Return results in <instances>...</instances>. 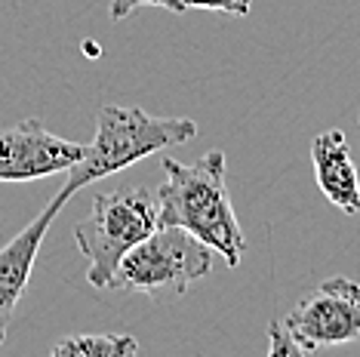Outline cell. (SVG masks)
<instances>
[{"mask_svg":"<svg viewBox=\"0 0 360 357\" xmlns=\"http://www.w3.org/2000/svg\"><path fill=\"white\" fill-rule=\"evenodd\" d=\"M167 182L158 191V225H176L203 240L231 268L240 265L247 240L234 216L225 178V154L210 151L194 164L163 160Z\"/></svg>","mask_w":360,"mask_h":357,"instance_id":"1","label":"cell"},{"mask_svg":"<svg viewBox=\"0 0 360 357\" xmlns=\"http://www.w3.org/2000/svg\"><path fill=\"white\" fill-rule=\"evenodd\" d=\"M194 136H198V124L191 117H154L145 108L102 105L93 142L84 145L80 160L68 169L59 197L68 200L89 182L120 173V169L133 167L158 151L173 148V145H185Z\"/></svg>","mask_w":360,"mask_h":357,"instance_id":"2","label":"cell"},{"mask_svg":"<svg viewBox=\"0 0 360 357\" xmlns=\"http://www.w3.org/2000/svg\"><path fill=\"white\" fill-rule=\"evenodd\" d=\"M154 228H158V194L154 191L129 188L96 194L93 213L75 228L80 253L89 259L86 280L99 290H108L120 259Z\"/></svg>","mask_w":360,"mask_h":357,"instance_id":"3","label":"cell"},{"mask_svg":"<svg viewBox=\"0 0 360 357\" xmlns=\"http://www.w3.org/2000/svg\"><path fill=\"white\" fill-rule=\"evenodd\" d=\"M212 271V249L176 225H158L114 268L108 290L160 296L188 293L191 283Z\"/></svg>","mask_w":360,"mask_h":357,"instance_id":"4","label":"cell"},{"mask_svg":"<svg viewBox=\"0 0 360 357\" xmlns=\"http://www.w3.org/2000/svg\"><path fill=\"white\" fill-rule=\"evenodd\" d=\"M283 327L302 354L360 342V283L348 278L323 280L292 308Z\"/></svg>","mask_w":360,"mask_h":357,"instance_id":"5","label":"cell"},{"mask_svg":"<svg viewBox=\"0 0 360 357\" xmlns=\"http://www.w3.org/2000/svg\"><path fill=\"white\" fill-rule=\"evenodd\" d=\"M80 154H84V145L50 133L34 117L0 126V182L19 185L68 173L80 160Z\"/></svg>","mask_w":360,"mask_h":357,"instance_id":"6","label":"cell"},{"mask_svg":"<svg viewBox=\"0 0 360 357\" xmlns=\"http://www.w3.org/2000/svg\"><path fill=\"white\" fill-rule=\"evenodd\" d=\"M62 207H65V197L56 194L50 204H46V209H40L6 247H0V345L6 342L10 323L15 318V311H19L22 296H25V290H28L40 243H44L46 231H50V225L56 222Z\"/></svg>","mask_w":360,"mask_h":357,"instance_id":"7","label":"cell"},{"mask_svg":"<svg viewBox=\"0 0 360 357\" xmlns=\"http://www.w3.org/2000/svg\"><path fill=\"white\" fill-rule=\"evenodd\" d=\"M311 164L323 197L345 216L360 213V173L351 160L348 139L342 129L317 133L311 142Z\"/></svg>","mask_w":360,"mask_h":357,"instance_id":"8","label":"cell"},{"mask_svg":"<svg viewBox=\"0 0 360 357\" xmlns=\"http://www.w3.org/2000/svg\"><path fill=\"white\" fill-rule=\"evenodd\" d=\"M136 351L139 342L127 332H84L53 345V357H129Z\"/></svg>","mask_w":360,"mask_h":357,"instance_id":"9","label":"cell"},{"mask_svg":"<svg viewBox=\"0 0 360 357\" xmlns=\"http://www.w3.org/2000/svg\"><path fill=\"white\" fill-rule=\"evenodd\" d=\"M139 6H163V10H169V13H188L182 0H111L108 13L114 22H120V19H127V15H133Z\"/></svg>","mask_w":360,"mask_h":357,"instance_id":"10","label":"cell"},{"mask_svg":"<svg viewBox=\"0 0 360 357\" xmlns=\"http://www.w3.org/2000/svg\"><path fill=\"white\" fill-rule=\"evenodd\" d=\"M185 10H216L228 15H247L250 0H182Z\"/></svg>","mask_w":360,"mask_h":357,"instance_id":"11","label":"cell"},{"mask_svg":"<svg viewBox=\"0 0 360 357\" xmlns=\"http://www.w3.org/2000/svg\"><path fill=\"white\" fill-rule=\"evenodd\" d=\"M268 354L281 357V354H302L299 345L292 342V336L286 332L283 323H271V345H268Z\"/></svg>","mask_w":360,"mask_h":357,"instance_id":"12","label":"cell"}]
</instances>
